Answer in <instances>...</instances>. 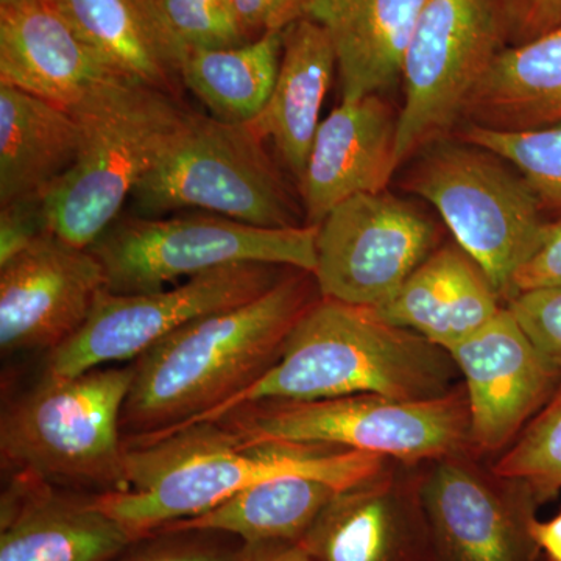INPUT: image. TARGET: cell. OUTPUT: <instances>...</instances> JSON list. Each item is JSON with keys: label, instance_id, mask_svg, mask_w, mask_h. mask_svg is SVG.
I'll list each match as a JSON object with an SVG mask.
<instances>
[{"label": "cell", "instance_id": "8fae6325", "mask_svg": "<svg viewBox=\"0 0 561 561\" xmlns=\"http://www.w3.org/2000/svg\"><path fill=\"white\" fill-rule=\"evenodd\" d=\"M287 271L283 265L247 262L202 273L169 289L128 295L105 289L81 330L47 354L44 373L76 376L136 360L184 324L254 300Z\"/></svg>", "mask_w": 561, "mask_h": 561}, {"label": "cell", "instance_id": "9c48e42d", "mask_svg": "<svg viewBox=\"0 0 561 561\" xmlns=\"http://www.w3.org/2000/svg\"><path fill=\"white\" fill-rule=\"evenodd\" d=\"M317 227L261 228L210 213L124 214L91 247L111 294H146L227 265L316 271Z\"/></svg>", "mask_w": 561, "mask_h": 561}, {"label": "cell", "instance_id": "ffe728a7", "mask_svg": "<svg viewBox=\"0 0 561 561\" xmlns=\"http://www.w3.org/2000/svg\"><path fill=\"white\" fill-rule=\"evenodd\" d=\"M486 273L459 243L438 247L400 290L373 308L383 320L451 351L504 309Z\"/></svg>", "mask_w": 561, "mask_h": 561}, {"label": "cell", "instance_id": "ac0fdd59", "mask_svg": "<svg viewBox=\"0 0 561 561\" xmlns=\"http://www.w3.org/2000/svg\"><path fill=\"white\" fill-rule=\"evenodd\" d=\"M121 77L73 27L57 0L0 9V83L70 110Z\"/></svg>", "mask_w": 561, "mask_h": 561}, {"label": "cell", "instance_id": "f546056e", "mask_svg": "<svg viewBox=\"0 0 561 561\" xmlns=\"http://www.w3.org/2000/svg\"><path fill=\"white\" fill-rule=\"evenodd\" d=\"M162 16L184 50L216 49L249 43L230 0H157Z\"/></svg>", "mask_w": 561, "mask_h": 561}, {"label": "cell", "instance_id": "2e32d148", "mask_svg": "<svg viewBox=\"0 0 561 561\" xmlns=\"http://www.w3.org/2000/svg\"><path fill=\"white\" fill-rule=\"evenodd\" d=\"M412 468V467H409ZM390 467L337 491L300 545L312 561H437L421 471Z\"/></svg>", "mask_w": 561, "mask_h": 561}, {"label": "cell", "instance_id": "d6986e66", "mask_svg": "<svg viewBox=\"0 0 561 561\" xmlns=\"http://www.w3.org/2000/svg\"><path fill=\"white\" fill-rule=\"evenodd\" d=\"M133 542L92 496H69L24 472L3 490L0 561H116Z\"/></svg>", "mask_w": 561, "mask_h": 561}, {"label": "cell", "instance_id": "9a60e30c", "mask_svg": "<svg viewBox=\"0 0 561 561\" xmlns=\"http://www.w3.org/2000/svg\"><path fill=\"white\" fill-rule=\"evenodd\" d=\"M105 289V272L90 249L47 232L0 267L3 356L60 348L87 323Z\"/></svg>", "mask_w": 561, "mask_h": 561}, {"label": "cell", "instance_id": "4316f807", "mask_svg": "<svg viewBox=\"0 0 561 561\" xmlns=\"http://www.w3.org/2000/svg\"><path fill=\"white\" fill-rule=\"evenodd\" d=\"M283 32L265 33L241 46L186 50L183 87L209 110V116L250 124L267 105L278 79Z\"/></svg>", "mask_w": 561, "mask_h": 561}, {"label": "cell", "instance_id": "7c38bea8", "mask_svg": "<svg viewBox=\"0 0 561 561\" xmlns=\"http://www.w3.org/2000/svg\"><path fill=\"white\" fill-rule=\"evenodd\" d=\"M438 228L390 192L342 202L317 225L312 275L320 297L379 308L438 249Z\"/></svg>", "mask_w": 561, "mask_h": 561}, {"label": "cell", "instance_id": "836d02e7", "mask_svg": "<svg viewBox=\"0 0 561 561\" xmlns=\"http://www.w3.org/2000/svg\"><path fill=\"white\" fill-rule=\"evenodd\" d=\"M504 39L530 43L561 27V0H500Z\"/></svg>", "mask_w": 561, "mask_h": 561}, {"label": "cell", "instance_id": "7402d4cb", "mask_svg": "<svg viewBox=\"0 0 561 561\" xmlns=\"http://www.w3.org/2000/svg\"><path fill=\"white\" fill-rule=\"evenodd\" d=\"M278 79L267 105L250 122L294 176L301 180L320 113L337 70V57L327 31L309 18L291 22L283 32Z\"/></svg>", "mask_w": 561, "mask_h": 561}, {"label": "cell", "instance_id": "6da1fadb", "mask_svg": "<svg viewBox=\"0 0 561 561\" xmlns=\"http://www.w3.org/2000/svg\"><path fill=\"white\" fill-rule=\"evenodd\" d=\"M391 463L375 454L328 446L247 442L224 421H205L125 440V489L94 494L92 501L139 541L253 483L306 476L346 490Z\"/></svg>", "mask_w": 561, "mask_h": 561}, {"label": "cell", "instance_id": "d590c367", "mask_svg": "<svg viewBox=\"0 0 561 561\" xmlns=\"http://www.w3.org/2000/svg\"><path fill=\"white\" fill-rule=\"evenodd\" d=\"M236 18L250 41L284 31L302 18L305 0H230Z\"/></svg>", "mask_w": 561, "mask_h": 561}, {"label": "cell", "instance_id": "f1b7e54d", "mask_svg": "<svg viewBox=\"0 0 561 561\" xmlns=\"http://www.w3.org/2000/svg\"><path fill=\"white\" fill-rule=\"evenodd\" d=\"M494 474L522 483L538 504H548L561 491V383L552 400L497 456Z\"/></svg>", "mask_w": 561, "mask_h": 561}, {"label": "cell", "instance_id": "5b68a950", "mask_svg": "<svg viewBox=\"0 0 561 561\" xmlns=\"http://www.w3.org/2000/svg\"><path fill=\"white\" fill-rule=\"evenodd\" d=\"M133 364L49 375L3 409V467L54 485L125 489L121 420ZM99 494V493H98Z\"/></svg>", "mask_w": 561, "mask_h": 561}, {"label": "cell", "instance_id": "d6a6232c", "mask_svg": "<svg viewBox=\"0 0 561 561\" xmlns=\"http://www.w3.org/2000/svg\"><path fill=\"white\" fill-rule=\"evenodd\" d=\"M44 198H22L0 205V267L50 232Z\"/></svg>", "mask_w": 561, "mask_h": 561}, {"label": "cell", "instance_id": "1f68e13d", "mask_svg": "<svg viewBox=\"0 0 561 561\" xmlns=\"http://www.w3.org/2000/svg\"><path fill=\"white\" fill-rule=\"evenodd\" d=\"M208 531H175L151 535L154 541L116 561H241L239 551L219 541L208 540Z\"/></svg>", "mask_w": 561, "mask_h": 561}, {"label": "cell", "instance_id": "52a82bcc", "mask_svg": "<svg viewBox=\"0 0 561 561\" xmlns=\"http://www.w3.org/2000/svg\"><path fill=\"white\" fill-rule=\"evenodd\" d=\"M220 421L247 442L328 446L375 454L408 467L472 454L463 383L445 397L426 401L350 394L316 401L253 402Z\"/></svg>", "mask_w": 561, "mask_h": 561}, {"label": "cell", "instance_id": "277c9868", "mask_svg": "<svg viewBox=\"0 0 561 561\" xmlns=\"http://www.w3.org/2000/svg\"><path fill=\"white\" fill-rule=\"evenodd\" d=\"M69 111L79 124V154L44 198V208L51 234L91 249L119 219L191 110L176 95L121 77Z\"/></svg>", "mask_w": 561, "mask_h": 561}, {"label": "cell", "instance_id": "4fadbf2b", "mask_svg": "<svg viewBox=\"0 0 561 561\" xmlns=\"http://www.w3.org/2000/svg\"><path fill=\"white\" fill-rule=\"evenodd\" d=\"M472 454L431 461L421 496L437 561H546L531 537L540 507L522 483L482 470Z\"/></svg>", "mask_w": 561, "mask_h": 561}, {"label": "cell", "instance_id": "3957f363", "mask_svg": "<svg viewBox=\"0 0 561 561\" xmlns=\"http://www.w3.org/2000/svg\"><path fill=\"white\" fill-rule=\"evenodd\" d=\"M457 378L459 368L449 351L394 327L373 308L320 297L290 331L278 360L238 397L195 423L220 420L242 405L264 401L350 394L435 400L459 389Z\"/></svg>", "mask_w": 561, "mask_h": 561}, {"label": "cell", "instance_id": "5bb4252c", "mask_svg": "<svg viewBox=\"0 0 561 561\" xmlns=\"http://www.w3.org/2000/svg\"><path fill=\"white\" fill-rule=\"evenodd\" d=\"M470 405L472 456H501L552 400L561 371L507 308L451 351Z\"/></svg>", "mask_w": 561, "mask_h": 561}, {"label": "cell", "instance_id": "e575fe53", "mask_svg": "<svg viewBox=\"0 0 561 561\" xmlns=\"http://www.w3.org/2000/svg\"><path fill=\"white\" fill-rule=\"evenodd\" d=\"M561 287V219L551 221L545 239L513 278V297L522 291Z\"/></svg>", "mask_w": 561, "mask_h": 561}, {"label": "cell", "instance_id": "cb8c5ba5", "mask_svg": "<svg viewBox=\"0 0 561 561\" xmlns=\"http://www.w3.org/2000/svg\"><path fill=\"white\" fill-rule=\"evenodd\" d=\"M79 149V124L68 108L0 83V205L46 197Z\"/></svg>", "mask_w": 561, "mask_h": 561}, {"label": "cell", "instance_id": "484cf974", "mask_svg": "<svg viewBox=\"0 0 561 561\" xmlns=\"http://www.w3.org/2000/svg\"><path fill=\"white\" fill-rule=\"evenodd\" d=\"M337 491L306 476H280L253 483L210 511L158 534H225L239 538L243 546L300 542Z\"/></svg>", "mask_w": 561, "mask_h": 561}, {"label": "cell", "instance_id": "4dcf8cb0", "mask_svg": "<svg viewBox=\"0 0 561 561\" xmlns=\"http://www.w3.org/2000/svg\"><path fill=\"white\" fill-rule=\"evenodd\" d=\"M505 308L542 356L561 371V287L522 291Z\"/></svg>", "mask_w": 561, "mask_h": 561}, {"label": "cell", "instance_id": "7a4b0ae2", "mask_svg": "<svg viewBox=\"0 0 561 561\" xmlns=\"http://www.w3.org/2000/svg\"><path fill=\"white\" fill-rule=\"evenodd\" d=\"M320 291L291 268L254 300L202 317L133 360L122 411L124 440L168 434L202 420L256 382Z\"/></svg>", "mask_w": 561, "mask_h": 561}, {"label": "cell", "instance_id": "d4e9b609", "mask_svg": "<svg viewBox=\"0 0 561 561\" xmlns=\"http://www.w3.org/2000/svg\"><path fill=\"white\" fill-rule=\"evenodd\" d=\"M461 119L502 131L561 122V27L502 49L476 84Z\"/></svg>", "mask_w": 561, "mask_h": 561}, {"label": "cell", "instance_id": "30bf717a", "mask_svg": "<svg viewBox=\"0 0 561 561\" xmlns=\"http://www.w3.org/2000/svg\"><path fill=\"white\" fill-rule=\"evenodd\" d=\"M504 41L500 0H427L402 62L398 165L451 135Z\"/></svg>", "mask_w": 561, "mask_h": 561}, {"label": "cell", "instance_id": "83f0119b", "mask_svg": "<svg viewBox=\"0 0 561 561\" xmlns=\"http://www.w3.org/2000/svg\"><path fill=\"white\" fill-rule=\"evenodd\" d=\"M457 138L511 162L537 195L545 214H559L561 219V122L524 131L491 130L468 124Z\"/></svg>", "mask_w": 561, "mask_h": 561}, {"label": "cell", "instance_id": "ba28073f", "mask_svg": "<svg viewBox=\"0 0 561 561\" xmlns=\"http://www.w3.org/2000/svg\"><path fill=\"white\" fill-rule=\"evenodd\" d=\"M415 157L402 190L438 210L502 301H511L516 272L551 224L537 195L511 162L460 138L435 140Z\"/></svg>", "mask_w": 561, "mask_h": 561}, {"label": "cell", "instance_id": "e0dca14e", "mask_svg": "<svg viewBox=\"0 0 561 561\" xmlns=\"http://www.w3.org/2000/svg\"><path fill=\"white\" fill-rule=\"evenodd\" d=\"M398 116L381 94L342 101L321 121L297 183L306 225L354 195L386 191L398 165Z\"/></svg>", "mask_w": 561, "mask_h": 561}, {"label": "cell", "instance_id": "44dd1931", "mask_svg": "<svg viewBox=\"0 0 561 561\" xmlns=\"http://www.w3.org/2000/svg\"><path fill=\"white\" fill-rule=\"evenodd\" d=\"M427 0H305L302 16L330 35L342 101L381 94L402 62Z\"/></svg>", "mask_w": 561, "mask_h": 561}, {"label": "cell", "instance_id": "f35d334b", "mask_svg": "<svg viewBox=\"0 0 561 561\" xmlns=\"http://www.w3.org/2000/svg\"><path fill=\"white\" fill-rule=\"evenodd\" d=\"M27 2V0H0V9L3 7L18 5V3Z\"/></svg>", "mask_w": 561, "mask_h": 561}, {"label": "cell", "instance_id": "603a6c76", "mask_svg": "<svg viewBox=\"0 0 561 561\" xmlns=\"http://www.w3.org/2000/svg\"><path fill=\"white\" fill-rule=\"evenodd\" d=\"M111 68L181 98L184 47L157 0H57Z\"/></svg>", "mask_w": 561, "mask_h": 561}, {"label": "cell", "instance_id": "8d00e7d4", "mask_svg": "<svg viewBox=\"0 0 561 561\" xmlns=\"http://www.w3.org/2000/svg\"><path fill=\"white\" fill-rule=\"evenodd\" d=\"M241 561H312L300 542L242 546Z\"/></svg>", "mask_w": 561, "mask_h": 561}, {"label": "cell", "instance_id": "74e56055", "mask_svg": "<svg viewBox=\"0 0 561 561\" xmlns=\"http://www.w3.org/2000/svg\"><path fill=\"white\" fill-rule=\"evenodd\" d=\"M531 537L546 561H561V512L546 522L535 519Z\"/></svg>", "mask_w": 561, "mask_h": 561}, {"label": "cell", "instance_id": "8992f818", "mask_svg": "<svg viewBox=\"0 0 561 561\" xmlns=\"http://www.w3.org/2000/svg\"><path fill=\"white\" fill-rule=\"evenodd\" d=\"M128 205L133 216L147 219L202 210L261 228L306 225L301 203L256 128L192 110Z\"/></svg>", "mask_w": 561, "mask_h": 561}]
</instances>
